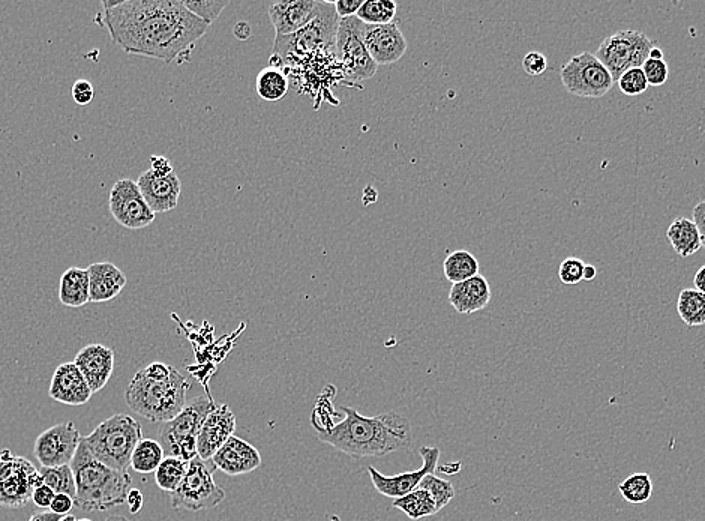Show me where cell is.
<instances>
[{
  "instance_id": "f546056e",
  "label": "cell",
  "mask_w": 705,
  "mask_h": 521,
  "mask_svg": "<svg viewBox=\"0 0 705 521\" xmlns=\"http://www.w3.org/2000/svg\"><path fill=\"white\" fill-rule=\"evenodd\" d=\"M164 458L165 452L161 443L152 439H143L132 451L131 464L129 466L135 472L147 475V473H155Z\"/></svg>"
},
{
  "instance_id": "680465c9",
  "label": "cell",
  "mask_w": 705,
  "mask_h": 521,
  "mask_svg": "<svg viewBox=\"0 0 705 521\" xmlns=\"http://www.w3.org/2000/svg\"><path fill=\"white\" fill-rule=\"evenodd\" d=\"M75 521H92V520H89V518H81V520H75Z\"/></svg>"
},
{
  "instance_id": "8fae6325",
  "label": "cell",
  "mask_w": 705,
  "mask_h": 521,
  "mask_svg": "<svg viewBox=\"0 0 705 521\" xmlns=\"http://www.w3.org/2000/svg\"><path fill=\"white\" fill-rule=\"evenodd\" d=\"M360 22L357 17L339 20L335 37V49L342 64L345 76L354 82L371 79L377 73L378 65L372 61L360 34Z\"/></svg>"
},
{
  "instance_id": "f5cc1de1",
  "label": "cell",
  "mask_w": 705,
  "mask_h": 521,
  "mask_svg": "<svg viewBox=\"0 0 705 521\" xmlns=\"http://www.w3.org/2000/svg\"><path fill=\"white\" fill-rule=\"evenodd\" d=\"M60 515L53 514V512H35L30 517L29 521H60Z\"/></svg>"
},
{
  "instance_id": "ac0fdd59",
  "label": "cell",
  "mask_w": 705,
  "mask_h": 521,
  "mask_svg": "<svg viewBox=\"0 0 705 521\" xmlns=\"http://www.w3.org/2000/svg\"><path fill=\"white\" fill-rule=\"evenodd\" d=\"M236 416L227 404H216L215 409L207 415L197 437V454L203 460H212L221 446L234 436Z\"/></svg>"
},
{
  "instance_id": "44dd1931",
  "label": "cell",
  "mask_w": 705,
  "mask_h": 521,
  "mask_svg": "<svg viewBox=\"0 0 705 521\" xmlns=\"http://www.w3.org/2000/svg\"><path fill=\"white\" fill-rule=\"evenodd\" d=\"M50 397L66 406H84L89 403L93 392L74 362H65L54 371L51 379Z\"/></svg>"
},
{
  "instance_id": "d4e9b609",
  "label": "cell",
  "mask_w": 705,
  "mask_h": 521,
  "mask_svg": "<svg viewBox=\"0 0 705 521\" xmlns=\"http://www.w3.org/2000/svg\"><path fill=\"white\" fill-rule=\"evenodd\" d=\"M59 301L65 307L80 308L90 302L89 272L83 268H69L63 272L59 284Z\"/></svg>"
},
{
  "instance_id": "681fc988",
  "label": "cell",
  "mask_w": 705,
  "mask_h": 521,
  "mask_svg": "<svg viewBox=\"0 0 705 521\" xmlns=\"http://www.w3.org/2000/svg\"><path fill=\"white\" fill-rule=\"evenodd\" d=\"M126 503H128L129 512H131V514H138L140 509L143 508V493H141L138 488H131L128 497H126Z\"/></svg>"
},
{
  "instance_id": "8992f818",
  "label": "cell",
  "mask_w": 705,
  "mask_h": 521,
  "mask_svg": "<svg viewBox=\"0 0 705 521\" xmlns=\"http://www.w3.org/2000/svg\"><path fill=\"white\" fill-rule=\"evenodd\" d=\"M215 401L210 397H197L186 403L182 412L171 421L164 422L159 431V443L167 457L194 460L197 454V437L207 415L215 409Z\"/></svg>"
},
{
  "instance_id": "74e56055",
  "label": "cell",
  "mask_w": 705,
  "mask_h": 521,
  "mask_svg": "<svg viewBox=\"0 0 705 521\" xmlns=\"http://www.w3.org/2000/svg\"><path fill=\"white\" fill-rule=\"evenodd\" d=\"M617 85L627 97H638V95L644 94L648 89L647 79H645L642 68H632V70L621 74L620 79L617 80Z\"/></svg>"
},
{
  "instance_id": "9a60e30c",
  "label": "cell",
  "mask_w": 705,
  "mask_h": 521,
  "mask_svg": "<svg viewBox=\"0 0 705 521\" xmlns=\"http://www.w3.org/2000/svg\"><path fill=\"white\" fill-rule=\"evenodd\" d=\"M420 457H422V467L414 472L399 473L395 476H384L378 472L375 467L369 466L368 473L371 476L372 485L378 493L392 499H399L405 494L411 493L419 487L422 479L429 473H434L437 469L438 458H440V449L437 446H422L419 449Z\"/></svg>"
},
{
  "instance_id": "ffe728a7",
  "label": "cell",
  "mask_w": 705,
  "mask_h": 521,
  "mask_svg": "<svg viewBox=\"0 0 705 521\" xmlns=\"http://www.w3.org/2000/svg\"><path fill=\"white\" fill-rule=\"evenodd\" d=\"M72 362L83 374L87 385L95 394L101 391L111 379L114 371V352L113 349L102 344H87L77 353Z\"/></svg>"
},
{
  "instance_id": "5b68a950",
  "label": "cell",
  "mask_w": 705,
  "mask_h": 521,
  "mask_svg": "<svg viewBox=\"0 0 705 521\" xmlns=\"http://www.w3.org/2000/svg\"><path fill=\"white\" fill-rule=\"evenodd\" d=\"M81 440L96 460L111 469L126 470L132 451L143 440V428L132 416L116 413Z\"/></svg>"
},
{
  "instance_id": "f6af8a7d",
  "label": "cell",
  "mask_w": 705,
  "mask_h": 521,
  "mask_svg": "<svg viewBox=\"0 0 705 521\" xmlns=\"http://www.w3.org/2000/svg\"><path fill=\"white\" fill-rule=\"evenodd\" d=\"M141 371H143L144 376L149 377V379L165 380L170 377L173 367L164 364V362H152V364L147 365L146 368H141Z\"/></svg>"
},
{
  "instance_id": "c3c4849f",
  "label": "cell",
  "mask_w": 705,
  "mask_h": 521,
  "mask_svg": "<svg viewBox=\"0 0 705 521\" xmlns=\"http://www.w3.org/2000/svg\"><path fill=\"white\" fill-rule=\"evenodd\" d=\"M150 170H152L156 176H167L174 172L170 161L165 157H161V155H158V157L153 155V157L150 158Z\"/></svg>"
},
{
  "instance_id": "484cf974",
  "label": "cell",
  "mask_w": 705,
  "mask_h": 521,
  "mask_svg": "<svg viewBox=\"0 0 705 521\" xmlns=\"http://www.w3.org/2000/svg\"><path fill=\"white\" fill-rule=\"evenodd\" d=\"M666 238L680 257H690L701 250V238L695 223L689 218L678 217L669 224Z\"/></svg>"
},
{
  "instance_id": "ee69618b",
  "label": "cell",
  "mask_w": 705,
  "mask_h": 521,
  "mask_svg": "<svg viewBox=\"0 0 705 521\" xmlns=\"http://www.w3.org/2000/svg\"><path fill=\"white\" fill-rule=\"evenodd\" d=\"M363 5V0H336L335 11L339 20L356 17L357 11Z\"/></svg>"
},
{
  "instance_id": "7bdbcfd3",
  "label": "cell",
  "mask_w": 705,
  "mask_h": 521,
  "mask_svg": "<svg viewBox=\"0 0 705 521\" xmlns=\"http://www.w3.org/2000/svg\"><path fill=\"white\" fill-rule=\"evenodd\" d=\"M74 508V497L68 496V494L65 493H57L56 496H54L53 502H51L50 512L60 515V517H65V515L71 514Z\"/></svg>"
},
{
  "instance_id": "8d00e7d4",
  "label": "cell",
  "mask_w": 705,
  "mask_h": 521,
  "mask_svg": "<svg viewBox=\"0 0 705 521\" xmlns=\"http://www.w3.org/2000/svg\"><path fill=\"white\" fill-rule=\"evenodd\" d=\"M183 7L191 11L195 17L203 20L207 25H212L225 7H228V0H204V2H195V0H182Z\"/></svg>"
},
{
  "instance_id": "60d3db41",
  "label": "cell",
  "mask_w": 705,
  "mask_h": 521,
  "mask_svg": "<svg viewBox=\"0 0 705 521\" xmlns=\"http://www.w3.org/2000/svg\"><path fill=\"white\" fill-rule=\"evenodd\" d=\"M522 68L528 76H542L548 70V59L539 52H530L522 59Z\"/></svg>"
},
{
  "instance_id": "b9f144b4",
  "label": "cell",
  "mask_w": 705,
  "mask_h": 521,
  "mask_svg": "<svg viewBox=\"0 0 705 521\" xmlns=\"http://www.w3.org/2000/svg\"><path fill=\"white\" fill-rule=\"evenodd\" d=\"M72 100L78 104V106H87V104L92 103L93 97H95V89H93L92 83L89 80H77V82L72 85L71 89Z\"/></svg>"
},
{
  "instance_id": "9c48e42d",
  "label": "cell",
  "mask_w": 705,
  "mask_h": 521,
  "mask_svg": "<svg viewBox=\"0 0 705 521\" xmlns=\"http://www.w3.org/2000/svg\"><path fill=\"white\" fill-rule=\"evenodd\" d=\"M41 484V475L32 461L12 454L9 449L0 452V506L2 508H24L32 500L35 488Z\"/></svg>"
},
{
  "instance_id": "7dc6e473",
  "label": "cell",
  "mask_w": 705,
  "mask_h": 521,
  "mask_svg": "<svg viewBox=\"0 0 705 521\" xmlns=\"http://www.w3.org/2000/svg\"><path fill=\"white\" fill-rule=\"evenodd\" d=\"M693 223H695L696 229L699 232V238H701L702 248L705 250V200L704 202H699L698 205L693 208Z\"/></svg>"
},
{
  "instance_id": "7c38bea8",
  "label": "cell",
  "mask_w": 705,
  "mask_h": 521,
  "mask_svg": "<svg viewBox=\"0 0 705 521\" xmlns=\"http://www.w3.org/2000/svg\"><path fill=\"white\" fill-rule=\"evenodd\" d=\"M108 209L117 224L129 230L149 227L155 221L156 214L149 208L137 181L120 179L111 188L108 196Z\"/></svg>"
},
{
  "instance_id": "ba28073f",
  "label": "cell",
  "mask_w": 705,
  "mask_h": 521,
  "mask_svg": "<svg viewBox=\"0 0 705 521\" xmlns=\"http://www.w3.org/2000/svg\"><path fill=\"white\" fill-rule=\"evenodd\" d=\"M656 44L638 31H618L606 37L594 56L611 73L614 82L632 68H642Z\"/></svg>"
},
{
  "instance_id": "d6986e66",
  "label": "cell",
  "mask_w": 705,
  "mask_h": 521,
  "mask_svg": "<svg viewBox=\"0 0 705 521\" xmlns=\"http://www.w3.org/2000/svg\"><path fill=\"white\" fill-rule=\"evenodd\" d=\"M137 185L147 205L155 214H164L176 209L180 191H182V184L176 173L156 176L152 170H147L141 173L140 178L137 179Z\"/></svg>"
},
{
  "instance_id": "4316f807",
  "label": "cell",
  "mask_w": 705,
  "mask_h": 521,
  "mask_svg": "<svg viewBox=\"0 0 705 521\" xmlns=\"http://www.w3.org/2000/svg\"><path fill=\"white\" fill-rule=\"evenodd\" d=\"M444 277L452 284L462 283L479 275V262L470 251L458 250L450 253L443 263Z\"/></svg>"
},
{
  "instance_id": "ab89813d",
  "label": "cell",
  "mask_w": 705,
  "mask_h": 521,
  "mask_svg": "<svg viewBox=\"0 0 705 521\" xmlns=\"http://www.w3.org/2000/svg\"><path fill=\"white\" fill-rule=\"evenodd\" d=\"M642 71H644L648 86H654V88L665 85L669 77V67L665 61L648 58L642 65Z\"/></svg>"
},
{
  "instance_id": "db71d44e",
  "label": "cell",
  "mask_w": 705,
  "mask_h": 521,
  "mask_svg": "<svg viewBox=\"0 0 705 521\" xmlns=\"http://www.w3.org/2000/svg\"><path fill=\"white\" fill-rule=\"evenodd\" d=\"M597 269L593 265L584 266V281H593L596 278Z\"/></svg>"
},
{
  "instance_id": "f35d334b",
  "label": "cell",
  "mask_w": 705,
  "mask_h": 521,
  "mask_svg": "<svg viewBox=\"0 0 705 521\" xmlns=\"http://www.w3.org/2000/svg\"><path fill=\"white\" fill-rule=\"evenodd\" d=\"M584 266L585 263L578 257H569L561 262L560 268H558V278L561 283L567 284V286H575L584 280Z\"/></svg>"
},
{
  "instance_id": "d590c367",
  "label": "cell",
  "mask_w": 705,
  "mask_h": 521,
  "mask_svg": "<svg viewBox=\"0 0 705 521\" xmlns=\"http://www.w3.org/2000/svg\"><path fill=\"white\" fill-rule=\"evenodd\" d=\"M417 488H422V490L428 491V493L431 494L438 511L443 509L444 506L449 505L450 500L455 497V488H453L452 482L437 478L434 473L426 475Z\"/></svg>"
},
{
  "instance_id": "52a82bcc",
  "label": "cell",
  "mask_w": 705,
  "mask_h": 521,
  "mask_svg": "<svg viewBox=\"0 0 705 521\" xmlns=\"http://www.w3.org/2000/svg\"><path fill=\"white\" fill-rule=\"evenodd\" d=\"M215 470L212 460L195 457L189 461L182 484L171 493V506L177 511L192 512L216 508L225 499V491L213 479Z\"/></svg>"
},
{
  "instance_id": "836d02e7",
  "label": "cell",
  "mask_w": 705,
  "mask_h": 521,
  "mask_svg": "<svg viewBox=\"0 0 705 521\" xmlns=\"http://www.w3.org/2000/svg\"><path fill=\"white\" fill-rule=\"evenodd\" d=\"M618 491L626 502L632 503V505H642V503H647L653 494V481L648 473H633L618 484Z\"/></svg>"
},
{
  "instance_id": "cb8c5ba5",
  "label": "cell",
  "mask_w": 705,
  "mask_h": 521,
  "mask_svg": "<svg viewBox=\"0 0 705 521\" xmlns=\"http://www.w3.org/2000/svg\"><path fill=\"white\" fill-rule=\"evenodd\" d=\"M491 301V287L482 275L453 284L449 292V304L459 314H473L488 307Z\"/></svg>"
},
{
  "instance_id": "e575fe53",
  "label": "cell",
  "mask_w": 705,
  "mask_h": 521,
  "mask_svg": "<svg viewBox=\"0 0 705 521\" xmlns=\"http://www.w3.org/2000/svg\"><path fill=\"white\" fill-rule=\"evenodd\" d=\"M42 484L48 485L54 493H65L68 496L74 497L77 494L75 488L74 473H72L71 464L59 467H42L39 469Z\"/></svg>"
},
{
  "instance_id": "7402d4cb",
  "label": "cell",
  "mask_w": 705,
  "mask_h": 521,
  "mask_svg": "<svg viewBox=\"0 0 705 521\" xmlns=\"http://www.w3.org/2000/svg\"><path fill=\"white\" fill-rule=\"evenodd\" d=\"M216 469L228 476L245 475L261 466V455L255 446L237 436H231L213 455Z\"/></svg>"
},
{
  "instance_id": "83f0119b",
  "label": "cell",
  "mask_w": 705,
  "mask_h": 521,
  "mask_svg": "<svg viewBox=\"0 0 705 521\" xmlns=\"http://www.w3.org/2000/svg\"><path fill=\"white\" fill-rule=\"evenodd\" d=\"M393 508L401 509L411 520H420V518L431 517L438 512L437 505L428 491L422 488H416L411 493L393 500Z\"/></svg>"
},
{
  "instance_id": "30bf717a",
  "label": "cell",
  "mask_w": 705,
  "mask_h": 521,
  "mask_svg": "<svg viewBox=\"0 0 705 521\" xmlns=\"http://www.w3.org/2000/svg\"><path fill=\"white\" fill-rule=\"evenodd\" d=\"M560 79L569 94L581 98H602L611 91L614 79L593 53L572 56L560 70Z\"/></svg>"
},
{
  "instance_id": "bcb514c9",
  "label": "cell",
  "mask_w": 705,
  "mask_h": 521,
  "mask_svg": "<svg viewBox=\"0 0 705 521\" xmlns=\"http://www.w3.org/2000/svg\"><path fill=\"white\" fill-rule=\"evenodd\" d=\"M54 496H56V493L48 485L41 484L33 491L32 500L38 508H50Z\"/></svg>"
},
{
  "instance_id": "603a6c76",
  "label": "cell",
  "mask_w": 705,
  "mask_h": 521,
  "mask_svg": "<svg viewBox=\"0 0 705 521\" xmlns=\"http://www.w3.org/2000/svg\"><path fill=\"white\" fill-rule=\"evenodd\" d=\"M89 272L90 302L113 301L126 286L125 272L120 271L114 263H92L87 268Z\"/></svg>"
},
{
  "instance_id": "6f0895ef",
  "label": "cell",
  "mask_w": 705,
  "mask_h": 521,
  "mask_svg": "<svg viewBox=\"0 0 705 521\" xmlns=\"http://www.w3.org/2000/svg\"><path fill=\"white\" fill-rule=\"evenodd\" d=\"M60 521H75V517L72 514L65 515V517L60 518Z\"/></svg>"
},
{
  "instance_id": "2e32d148",
  "label": "cell",
  "mask_w": 705,
  "mask_h": 521,
  "mask_svg": "<svg viewBox=\"0 0 705 521\" xmlns=\"http://www.w3.org/2000/svg\"><path fill=\"white\" fill-rule=\"evenodd\" d=\"M360 34L369 56L377 65L395 64L407 52V41L395 22L389 25L362 23Z\"/></svg>"
},
{
  "instance_id": "7a4b0ae2",
  "label": "cell",
  "mask_w": 705,
  "mask_h": 521,
  "mask_svg": "<svg viewBox=\"0 0 705 521\" xmlns=\"http://www.w3.org/2000/svg\"><path fill=\"white\" fill-rule=\"evenodd\" d=\"M341 409L345 418L338 424L312 425L320 442L356 458L386 457L410 448L413 442L410 422L395 410L366 418L353 407Z\"/></svg>"
},
{
  "instance_id": "4fadbf2b",
  "label": "cell",
  "mask_w": 705,
  "mask_h": 521,
  "mask_svg": "<svg viewBox=\"0 0 705 521\" xmlns=\"http://www.w3.org/2000/svg\"><path fill=\"white\" fill-rule=\"evenodd\" d=\"M339 17L335 11V2H321L320 14L314 22L309 23L305 29L290 35V37L276 38L275 55H290L291 52H306L321 46H330L335 43L338 31Z\"/></svg>"
},
{
  "instance_id": "5bb4252c",
  "label": "cell",
  "mask_w": 705,
  "mask_h": 521,
  "mask_svg": "<svg viewBox=\"0 0 705 521\" xmlns=\"http://www.w3.org/2000/svg\"><path fill=\"white\" fill-rule=\"evenodd\" d=\"M80 442V431L74 422H63L36 437L33 454L42 467L66 466L71 464Z\"/></svg>"
},
{
  "instance_id": "3957f363",
  "label": "cell",
  "mask_w": 705,
  "mask_h": 521,
  "mask_svg": "<svg viewBox=\"0 0 705 521\" xmlns=\"http://www.w3.org/2000/svg\"><path fill=\"white\" fill-rule=\"evenodd\" d=\"M71 469L77 488L75 508L102 512L126 502L132 488L131 475L126 470L111 469L96 460L83 440L72 458Z\"/></svg>"
},
{
  "instance_id": "9f6ffc18",
  "label": "cell",
  "mask_w": 705,
  "mask_h": 521,
  "mask_svg": "<svg viewBox=\"0 0 705 521\" xmlns=\"http://www.w3.org/2000/svg\"><path fill=\"white\" fill-rule=\"evenodd\" d=\"M104 521H129V518L123 517V515L113 514L110 517L105 518Z\"/></svg>"
},
{
  "instance_id": "f1b7e54d",
  "label": "cell",
  "mask_w": 705,
  "mask_h": 521,
  "mask_svg": "<svg viewBox=\"0 0 705 521\" xmlns=\"http://www.w3.org/2000/svg\"><path fill=\"white\" fill-rule=\"evenodd\" d=\"M677 313L690 328L705 325V295L696 289H683L677 299Z\"/></svg>"
},
{
  "instance_id": "d6a6232c",
  "label": "cell",
  "mask_w": 705,
  "mask_h": 521,
  "mask_svg": "<svg viewBox=\"0 0 705 521\" xmlns=\"http://www.w3.org/2000/svg\"><path fill=\"white\" fill-rule=\"evenodd\" d=\"M396 13L398 5L393 0H365L356 17L365 25H389Z\"/></svg>"
},
{
  "instance_id": "4dcf8cb0",
  "label": "cell",
  "mask_w": 705,
  "mask_h": 521,
  "mask_svg": "<svg viewBox=\"0 0 705 521\" xmlns=\"http://www.w3.org/2000/svg\"><path fill=\"white\" fill-rule=\"evenodd\" d=\"M188 461L177 457H167L165 455L158 469L155 470V482L162 491L174 493L182 484L186 472H188Z\"/></svg>"
},
{
  "instance_id": "11a10c76",
  "label": "cell",
  "mask_w": 705,
  "mask_h": 521,
  "mask_svg": "<svg viewBox=\"0 0 705 521\" xmlns=\"http://www.w3.org/2000/svg\"><path fill=\"white\" fill-rule=\"evenodd\" d=\"M663 50L660 47L654 46L650 52V59H656V61H663Z\"/></svg>"
},
{
  "instance_id": "1f68e13d",
  "label": "cell",
  "mask_w": 705,
  "mask_h": 521,
  "mask_svg": "<svg viewBox=\"0 0 705 521\" xmlns=\"http://www.w3.org/2000/svg\"><path fill=\"white\" fill-rule=\"evenodd\" d=\"M257 94L261 100L275 103L281 101L288 92V80L276 68H264L257 77Z\"/></svg>"
},
{
  "instance_id": "6da1fadb",
  "label": "cell",
  "mask_w": 705,
  "mask_h": 521,
  "mask_svg": "<svg viewBox=\"0 0 705 521\" xmlns=\"http://www.w3.org/2000/svg\"><path fill=\"white\" fill-rule=\"evenodd\" d=\"M104 16L111 40L123 52L168 64L182 58L209 29L182 0H122L104 10Z\"/></svg>"
},
{
  "instance_id": "816d5d0a",
  "label": "cell",
  "mask_w": 705,
  "mask_h": 521,
  "mask_svg": "<svg viewBox=\"0 0 705 521\" xmlns=\"http://www.w3.org/2000/svg\"><path fill=\"white\" fill-rule=\"evenodd\" d=\"M693 284H695V289L698 290V292L704 293L705 295V265L701 266L698 272H696L695 278H693Z\"/></svg>"
},
{
  "instance_id": "277c9868",
  "label": "cell",
  "mask_w": 705,
  "mask_h": 521,
  "mask_svg": "<svg viewBox=\"0 0 705 521\" xmlns=\"http://www.w3.org/2000/svg\"><path fill=\"white\" fill-rule=\"evenodd\" d=\"M189 383L176 368L165 380H152L138 371L126 389L129 409L150 422H168L186 406Z\"/></svg>"
},
{
  "instance_id": "f907efd6",
  "label": "cell",
  "mask_w": 705,
  "mask_h": 521,
  "mask_svg": "<svg viewBox=\"0 0 705 521\" xmlns=\"http://www.w3.org/2000/svg\"><path fill=\"white\" fill-rule=\"evenodd\" d=\"M233 34L237 40L246 41L249 37H251V26H249V23L246 22L236 23V26H234L233 29Z\"/></svg>"
},
{
  "instance_id": "e0dca14e",
  "label": "cell",
  "mask_w": 705,
  "mask_h": 521,
  "mask_svg": "<svg viewBox=\"0 0 705 521\" xmlns=\"http://www.w3.org/2000/svg\"><path fill=\"white\" fill-rule=\"evenodd\" d=\"M321 2L317 0H281L269 7V17L275 28L276 38L290 37L305 29L320 14Z\"/></svg>"
}]
</instances>
